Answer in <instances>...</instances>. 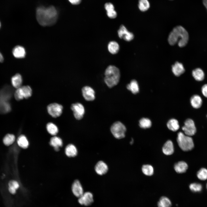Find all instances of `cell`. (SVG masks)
<instances>
[{"label":"cell","mask_w":207,"mask_h":207,"mask_svg":"<svg viewBox=\"0 0 207 207\" xmlns=\"http://www.w3.org/2000/svg\"><path fill=\"white\" fill-rule=\"evenodd\" d=\"M72 190L74 195L78 198L84 193L82 186L80 181L77 180H75L72 183Z\"/></svg>","instance_id":"13"},{"label":"cell","mask_w":207,"mask_h":207,"mask_svg":"<svg viewBox=\"0 0 207 207\" xmlns=\"http://www.w3.org/2000/svg\"><path fill=\"white\" fill-rule=\"evenodd\" d=\"M83 95L84 99L88 101H92L95 99V92L91 87L86 86L82 89Z\"/></svg>","instance_id":"12"},{"label":"cell","mask_w":207,"mask_h":207,"mask_svg":"<svg viewBox=\"0 0 207 207\" xmlns=\"http://www.w3.org/2000/svg\"></svg>","instance_id":"47"},{"label":"cell","mask_w":207,"mask_h":207,"mask_svg":"<svg viewBox=\"0 0 207 207\" xmlns=\"http://www.w3.org/2000/svg\"><path fill=\"white\" fill-rule=\"evenodd\" d=\"M46 128L48 133L52 135L55 136L58 132L57 127L53 123H48L46 125Z\"/></svg>","instance_id":"31"},{"label":"cell","mask_w":207,"mask_h":207,"mask_svg":"<svg viewBox=\"0 0 207 207\" xmlns=\"http://www.w3.org/2000/svg\"><path fill=\"white\" fill-rule=\"evenodd\" d=\"M15 139V137L14 135L8 134L6 135L4 137L3 141L5 145L9 146L14 142Z\"/></svg>","instance_id":"36"},{"label":"cell","mask_w":207,"mask_h":207,"mask_svg":"<svg viewBox=\"0 0 207 207\" xmlns=\"http://www.w3.org/2000/svg\"><path fill=\"white\" fill-rule=\"evenodd\" d=\"M95 169L96 172L99 175H102L108 171V167L106 164L102 161L98 162L95 165Z\"/></svg>","instance_id":"14"},{"label":"cell","mask_w":207,"mask_h":207,"mask_svg":"<svg viewBox=\"0 0 207 207\" xmlns=\"http://www.w3.org/2000/svg\"><path fill=\"white\" fill-rule=\"evenodd\" d=\"M172 72L176 76H179L185 71L183 64L178 62H176L172 66Z\"/></svg>","instance_id":"17"},{"label":"cell","mask_w":207,"mask_h":207,"mask_svg":"<svg viewBox=\"0 0 207 207\" xmlns=\"http://www.w3.org/2000/svg\"><path fill=\"white\" fill-rule=\"evenodd\" d=\"M108 49L111 53L113 54H115L117 53L119 50V45L116 41H111L108 45Z\"/></svg>","instance_id":"32"},{"label":"cell","mask_w":207,"mask_h":207,"mask_svg":"<svg viewBox=\"0 0 207 207\" xmlns=\"http://www.w3.org/2000/svg\"><path fill=\"white\" fill-rule=\"evenodd\" d=\"M192 74L193 77L197 81H201L204 78V73L200 68H198L193 70Z\"/></svg>","instance_id":"24"},{"label":"cell","mask_w":207,"mask_h":207,"mask_svg":"<svg viewBox=\"0 0 207 207\" xmlns=\"http://www.w3.org/2000/svg\"><path fill=\"white\" fill-rule=\"evenodd\" d=\"M11 110V106L8 101L0 99V113H7Z\"/></svg>","instance_id":"28"},{"label":"cell","mask_w":207,"mask_h":207,"mask_svg":"<svg viewBox=\"0 0 207 207\" xmlns=\"http://www.w3.org/2000/svg\"><path fill=\"white\" fill-rule=\"evenodd\" d=\"M32 94L31 88L29 86L26 85L17 89L14 95L16 99L19 101L24 98L28 99L31 96Z\"/></svg>","instance_id":"6"},{"label":"cell","mask_w":207,"mask_h":207,"mask_svg":"<svg viewBox=\"0 0 207 207\" xmlns=\"http://www.w3.org/2000/svg\"><path fill=\"white\" fill-rule=\"evenodd\" d=\"M11 82L13 86L16 89L20 87L22 83V78L21 75L17 74L12 78Z\"/></svg>","instance_id":"25"},{"label":"cell","mask_w":207,"mask_h":207,"mask_svg":"<svg viewBox=\"0 0 207 207\" xmlns=\"http://www.w3.org/2000/svg\"><path fill=\"white\" fill-rule=\"evenodd\" d=\"M8 185V191L10 193L13 195L15 194L16 193L17 190L20 187L19 183L15 180L10 181Z\"/></svg>","instance_id":"29"},{"label":"cell","mask_w":207,"mask_h":207,"mask_svg":"<svg viewBox=\"0 0 207 207\" xmlns=\"http://www.w3.org/2000/svg\"><path fill=\"white\" fill-rule=\"evenodd\" d=\"M104 7L107 11L108 16L110 18H114L117 16V14L114 10L113 4L110 3H106Z\"/></svg>","instance_id":"19"},{"label":"cell","mask_w":207,"mask_h":207,"mask_svg":"<svg viewBox=\"0 0 207 207\" xmlns=\"http://www.w3.org/2000/svg\"><path fill=\"white\" fill-rule=\"evenodd\" d=\"M12 52L14 56L18 58L24 57L26 53L25 49L23 47L20 45L15 46L13 49Z\"/></svg>","instance_id":"16"},{"label":"cell","mask_w":207,"mask_h":207,"mask_svg":"<svg viewBox=\"0 0 207 207\" xmlns=\"http://www.w3.org/2000/svg\"><path fill=\"white\" fill-rule=\"evenodd\" d=\"M1 23H0V27H1Z\"/></svg>","instance_id":"45"},{"label":"cell","mask_w":207,"mask_h":207,"mask_svg":"<svg viewBox=\"0 0 207 207\" xmlns=\"http://www.w3.org/2000/svg\"><path fill=\"white\" fill-rule=\"evenodd\" d=\"M111 133L117 139H121L125 136L126 128L122 122L116 121L114 122L110 128Z\"/></svg>","instance_id":"5"},{"label":"cell","mask_w":207,"mask_h":207,"mask_svg":"<svg viewBox=\"0 0 207 207\" xmlns=\"http://www.w3.org/2000/svg\"><path fill=\"white\" fill-rule=\"evenodd\" d=\"M17 142L20 147L24 149L27 148L29 145L27 138L24 135H21L18 137L17 140Z\"/></svg>","instance_id":"30"},{"label":"cell","mask_w":207,"mask_h":207,"mask_svg":"<svg viewBox=\"0 0 207 207\" xmlns=\"http://www.w3.org/2000/svg\"><path fill=\"white\" fill-rule=\"evenodd\" d=\"M78 201L82 205L89 206L93 202V195L89 192H86L79 198Z\"/></svg>","instance_id":"11"},{"label":"cell","mask_w":207,"mask_h":207,"mask_svg":"<svg viewBox=\"0 0 207 207\" xmlns=\"http://www.w3.org/2000/svg\"><path fill=\"white\" fill-rule=\"evenodd\" d=\"M63 109V106L57 103H51L47 107L48 113L52 117L55 118L58 117L62 114Z\"/></svg>","instance_id":"7"},{"label":"cell","mask_w":207,"mask_h":207,"mask_svg":"<svg viewBox=\"0 0 207 207\" xmlns=\"http://www.w3.org/2000/svg\"><path fill=\"white\" fill-rule=\"evenodd\" d=\"M177 141L179 147L183 151L191 150L194 147V144L192 138L182 132L178 133Z\"/></svg>","instance_id":"4"},{"label":"cell","mask_w":207,"mask_h":207,"mask_svg":"<svg viewBox=\"0 0 207 207\" xmlns=\"http://www.w3.org/2000/svg\"><path fill=\"white\" fill-rule=\"evenodd\" d=\"M188 167V165L185 162L181 161L176 163L174 166V168L177 172L182 173L185 172Z\"/></svg>","instance_id":"23"},{"label":"cell","mask_w":207,"mask_h":207,"mask_svg":"<svg viewBox=\"0 0 207 207\" xmlns=\"http://www.w3.org/2000/svg\"><path fill=\"white\" fill-rule=\"evenodd\" d=\"M138 6L140 11L145 12L150 8V4L148 0H139Z\"/></svg>","instance_id":"35"},{"label":"cell","mask_w":207,"mask_h":207,"mask_svg":"<svg viewBox=\"0 0 207 207\" xmlns=\"http://www.w3.org/2000/svg\"><path fill=\"white\" fill-rule=\"evenodd\" d=\"M58 16L57 11L53 6L47 7L40 6L36 9V18L41 26H49L53 25L56 22Z\"/></svg>","instance_id":"1"},{"label":"cell","mask_w":207,"mask_h":207,"mask_svg":"<svg viewBox=\"0 0 207 207\" xmlns=\"http://www.w3.org/2000/svg\"><path fill=\"white\" fill-rule=\"evenodd\" d=\"M189 187L190 189L193 192H200L202 189V185L197 183H193L190 184Z\"/></svg>","instance_id":"39"},{"label":"cell","mask_w":207,"mask_h":207,"mask_svg":"<svg viewBox=\"0 0 207 207\" xmlns=\"http://www.w3.org/2000/svg\"><path fill=\"white\" fill-rule=\"evenodd\" d=\"M3 61V57L1 53L0 52V62H2Z\"/></svg>","instance_id":"43"},{"label":"cell","mask_w":207,"mask_h":207,"mask_svg":"<svg viewBox=\"0 0 207 207\" xmlns=\"http://www.w3.org/2000/svg\"><path fill=\"white\" fill-rule=\"evenodd\" d=\"M162 150L163 153L167 155L172 154L174 151L173 143L171 140L167 141L164 144Z\"/></svg>","instance_id":"21"},{"label":"cell","mask_w":207,"mask_h":207,"mask_svg":"<svg viewBox=\"0 0 207 207\" xmlns=\"http://www.w3.org/2000/svg\"><path fill=\"white\" fill-rule=\"evenodd\" d=\"M72 4L74 5H78L80 3L81 0H68Z\"/></svg>","instance_id":"41"},{"label":"cell","mask_w":207,"mask_h":207,"mask_svg":"<svg viewBox=\"0 0 207 207\" xmlns=\"http://www.w3.org/2000/svg\"><path fill=\"white\" fill-rule=\"evenodd\" d=\"M126 88L134 94H136L139 92L138 84L137 81L135 80H132L130 83L127 85Z\"/></svg>","instance_id":"27"},{"label":"cell","mask_w":207,"mask_h":207,"mask_svg":"<svg viewBox=\"0 0 207 207\" xmlns=\"http://www.w3.org/2000/svg\"><path fill=\"white\" fill-rule=\"evenodd\" d=\"M203 3L207 10V0H203Z\"/></svg>","instance_id":"42"},{"label":"cell","mask_w":207,"mask_h":207,"mask_svg":"<svg viewBox=\"0 0 207 207\" xmlns=\"http://www.w3.org/2000/svg\"><path fill=\"white\" fill-rule=\"evenodd\" d=\"M198 178L200 180H205L207 179V169L202 168L200 169L197 173Z\"/></svg>","instance_id":"38"},{"label":"cell","mask_w":207,"mask_h":207,"mask_svg":"<svg viewBox=\"0 0 207 207\" xmlns=\"http://www.w3.org/2000/svg\"><path fill=\"white\" fill-rule=\"evenodd\" d=\"M189 38L188 33L186 30L181 26H178L174 28L170 32L168 41L171 45L177 43L179 47H183L187 44Z\"/></svg>","instance_id":"2"},{"label":"cell","mask_w":207,"mask_h":207,"mask_svg":"<svg viewBox=\"0 0 207 207\" xmlns=\"http://www.w3.org/2000/svg\"><path fill=\"white\" fill-rule=\"evenodd\" d=\"M118 35L120 38H123L127 41H131L134 38V35L129 31L123 25H121L118 31Z\"/></svg>","instance_id":"10"},{"label":"cell","mask_w":207,"mask_h":207,"mask_svg":"<svg viewBox=\"0 0 207 207\" xmlns=\"http://www.w3.org/2000/svg\"><path fill=\"white\" fill-rule=\"evenodd\" d=\"M190 101L191 106L195 109L200 108L202 103V98L198 95H195L192 96L190 99Z\"/></svg>","instance_id":"20"},{"label":"cell","mask_w":207,"mask_h":207,"mask_svg":"<svg viewBox=\"0 0 207 207\" xmlns=\"http://www.w3.org/2000/svg\"><path fill=\"white\" fill-rule=\"evenodd\" d=\"M206 187H207V185H206Z\"/></svg>","instance_id":"46"},{"label":"cell","mask_w":207,"mask_h":207,"mask_svg":"<svg viewBox=\"0 0 207 207\" xmlns=\"http://www.w3.org/2000/svg\"><path fill=\"white\" fill-rule=\"evenodd\" d=\"M50 144L56 151H58L60 150V147L63 145V141L60 138L54 136L51 139Z\"/></svg>","instance_id":"18"},{"label":"cell","mask_w":207,"mask_h":207,"mask_svg":"<svg viewBox=\"0 0 207 207\" xmlns=\"http://www.w3.org/2000/svg\"><path fill=\"white\" fill-rule=\"evenodd\" d=\"M104 81L110 88L116 85L119 83L120 77L119 69L116 67L110 65L106 69Z\"/></svg>","instance_id":"3"},{"label":"cell","mask_w":207,"mask_h":207,"mask_svg":"<svg viewBox=\"0 0 207 207\" xmlns=\"http://www.w3.org/2000/svg\"><path fill=\"white\" fill-rule=\"evenodd\" d=\"M71 108L76 119L80 120L83 118L85 110L82 104L79 103L72 104L71 106Z\"/></svg>","instance_id":"9"},{"label":"cell","mask_w":207,"mask_h":207,"mask_svg":"<svg viewBox=\"0 0 207 207\" xmlns=\"http://www.w3.org/2000/svg\"><path fill=\"white\" fill-rule=\"evenodd\" d=\"M151 120L147 118H142L139 121V125L140 127L144 129L149 128L152 126Z\"/></svg>","instance_id":"34"},{"label":"cell","mask_w":207,"mask_h":207,"mask_svg":"<svg viewBox=\"0 0 207 207\" xmlns=\"http://www.w3.org/2000/svg\"><path fill=\"white\" fill-rule=\"evenodd\" d=\"M158 205V207H170L171 205V203L168 198L162 197L159 200Z\"/></svg>","instance_id":"33"},{"label":"cell","mask_w":207,"mask_h":207,"mask_svg":"<svg viewBox=\"0 0 207 207\" xmlns=\"http://www.w3.org/2000/svg\"><path fill=\"white\" fill-rule=\"evenodd\" d=\"M201 91L204 96L207 98V84H205L202 86Z\"/></svg>","instance_id":"40"},{"label":"cell","mask_w":207,"mask_h":207,"mask_svg":"<svg viewBox=\"0 0 207 207\" xmlns=\"http://www.w3.org/2000/svg\"><path fill=\"white\" fill-rule=\"evenodd\" d=\"M133 139H132L131 140V141L130 142V143L131 144H132L133 143Z\"/></svg>","instance_id":"44"},{"label":"cell","mask_w":207,"mask_h":207,"mask_svg":"<svg viewBox=\"0 0 207 207\" xmlns=\"http://www.w3.org/2000/svg\"><path fill=\"white\" fill-rule=\"evenodd\" d=\"M12 95V88L9 87H4L0 91V99L8 101Z\"/></svg>","instance_id":"15"},{"label":"cell","mask_w":207,"mask_h":207,"mask_svg":"<svg viewBox=\"0 0 207 207\" xmlns=\"http://www.w3.org/2000/svg\"><path fill=\"white\" fill-rule=\"evenodd\" d=\"M182 129L185 134L190 136L194 135L196 131L194 122L191 119H188L185 121Z\"/></svg>","instance_id":"8"},{"label":"cell","mask_w":207,"mask_h":207,"mask_svg":"<svg viewBox=\"0 0 207 207\" xmlns=\"http://www.w3.org/2000/svg\"><path fill=\"white\" fill-rule=\"evenodd\" d=\"M142 170L143 172L147 176H151L154 173L153 167L149 164L143 165L142 167Z\"/></svg>","instance_id":"37"},{"label":"cell","mask_w":207,"mask_h":207,"mask_svg":"<svg viewBox=\"0 0 207 207\" xmlns=\"http://www.w3.org/2000/svg\"><path fill=\"white\" fill-rule=\"evenodd\" d=\"M65 152L66 155L70 157H74L77 154L78 151L75 146L72 144H69L66 147Z\"/></svg>","instance_id":"22"},{"label":"cell","mask_w":207,"mask_h":207,"mask_svg":"<svg viewBox=\"0 0 207 207\" xmlns=\"http://www.w3.org/2000/svg\"><path fill=\"white\" fill-rule=\"evenodd\" d=\"M168 128L173 131H176L179 128V125L178 121L175 119H170L167 123Z\"/></svg>","instance_id":"26"}]
</instances>
